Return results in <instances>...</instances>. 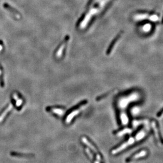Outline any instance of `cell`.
I'll list each match as a JSON object with an SVG mask.
<instances>
[{"mask_svg":"<svg viewBox=\"0 0 163 163\" xmlns=\"http://www.w3.org/2000/svg\"><path fill=\"white\" fill-rule=\"evenodd\" d=\"M85 151L86 152V153L88 155V156H89V158L91 159H93V158H94V157H93V154L91 153V152L90 151V150L88 148H86L85 149Z\"/></svg>","mask_w":163,"mask_h":163,"instance_id":"cell-5","label":"cell"},{"mask_svg":"<svg viewBox=\"0 0 163 163\" xmlns=\"http://www.w3.org/2000/svg\"><path fill=\"white\" fill-rule=\"evenodd\" d=\"M2 49V46L1 45H0V50Z\"/></svg>","mask_w":163,"mask_h":163,"instance_id":"cell-8","label":"cell"},{"mask_svg":"<svg viewBox=\"0 0 163 163\" xmlns=\"http://www.w3.org/2000/svg\"><path fill=\"white\" fill-rule=\"evenodd\" d=\"M94 163H98V161H95Z\"/></svg>","mask_w":163,"mask_h":163,"instance_id":"cell-9","label":"cell"},{"mask_svg":"<svg viewBox=\"0 0 163 163\" xmlns=\"http://www.w3.org/2000/svg\"><path fill=\"white\" fill-rule=\"evenodd\" d=\"M12 109V105H10L9 106H8L7 108L3 112L2 114L0 116V122L2 121L3 120L4 117L6 116V114L7 113V112L10 111L11 110V109Z\"/></svg>","mask_w":163,"mask_h":163,"instance_id":"cell-4","label":"cell"},{"mask_svg":"<svg viewBox=\"0 0 163 163\" xmlns=\"http://www.w3.org/2000/svg\"><path fill=\"white\" fill-rule=\"evenodd\" d=\"M13 155H14L15 156H25L26 157H29L31 156L30 155H21V154H13Z\"/></svg>","mask_w":163,"mask_h":163,"instance_id":"cell-6","label":"cell"},{"mask_svg":"<svg viewBox=\"0 0 163 163\" xmlns=\"http://www.w3.org/2000/svg\"><path fill=\"white\" fill-rule=\"evenodd\" d=\"M163 114V108L157 114V116L158 117H161Z\"/></svg>","mask_w":163,"mask_h":163,"instance_id":"cell-7","label":"cell"},{"mask_svg":"<svg viewBox=\"0 0 163 163\" xmlns=\"http://www.w3.org/2000/svg\"><path fill=\"white\" fill-rule=\"evenodd\" d=\"M82 142L84 144H85V145H86V146H89L90 148H91L92 150L94 151L95 153L97 154V158L98 160H99V161H101V156L100 155V154H98V152L97 150V149L94 146V145H93V144L90 142V141L88 140L87 139V138H85L84 137H83L82 138Z\"/></svg>","mask_w":163,"mask_h":163,"instance_id":"cell-1","label":"cell"},{"mask_svg":"<svg viewBox=\"0 0 163 163\" xmlns=\"http://www.w3.org/2000/svg\"><path fill=\"white\" fill-rule=\"evenodd\" d=\"M133 141H134V139H133V138L130 139L129 140H128L127 142H125V143H124L123 144H122L121 145H120L119 147H118L116 149H114V150H112V153L113 154H117V153H118L119 151H121V150H122L125 147H126L127 146H128V145H129V144H130V143H132L133 142Z\"/></svg>","mask_w":163,"mask_h":163,"instance_id":"cell-3","label":"cell"},{"mask_svg":"<svg viewBox=\"0 0 163 163\" xmlns=\"http://www.w3.org/2000/svg\"><path fill=\"white\" fill-rule=\"evenodd\" d=\"M146 154V151L145 150H141L139 152H137V153H136L135 154L132 155L130 156L129 158H127L126 159V162L129 163L131 161H132V160L137 159L138 158H139V157L145 156Z\"/></svg>","mask_w":163,"mask_h":163,"instance_id":"cell-2","label":"cell"},{"mask_svg":"<svg viewBox=\"0 0 163 163\" xmlns=\"http://www.w3.org/2000/svg\"><path fill=\"white\" fill-rule=\"evenodd\" d=\"M1 71L0 70V75H1Z\"/></svg>","mask_w":163,"mask_h":163,"instance_id":"cell-10","label":"cell"}]
</instances>
